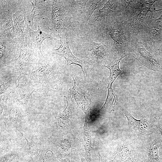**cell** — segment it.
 <instances>
[{
  "instance_id": "19",
  "label": "cell",
  "mask_w": 162,
  "mask_h": 162,
  "mask_svg": "<svg viewBox=\"0 0 162 162\" xmlns=\"http://www.w3.org/2000/svg\"><path fill=\"white\" fill-rule=\"evenodd\" d=\"M20 75L6 67L0 69V94L5 92L8 88L15 86Z\"/></svg>"
},
{
  "instance_id": "23",
  "label": "cell",
  "mask_w": 162,
  "mask_h": 162,
  "mask_svg": "<svg viewBox=\"0 0 162 162\" xmlns=\"http://www.w3.org/2000/svg\"><path fill=\"white\" fill-rule=\"evenodd\" d=\"M87 120H86L83 127L84 140L83 146L84 148V154L86 160L88 162H91V156L92 154L91 142L90 132L89 129L87 126Z\"/></svg>"
},
{
  "instance_id": "21",
  "label": "cell",
  "mask_w": 162,
  "mask_h": 162,
  "mask_svg": "<svg viewBox=\"0 0 162 162\" xmlns=\"http://www.w3.org/2000/svg\"><path fill=\"white\" fill-rule=\"evenodd\" d=\"M67 105L66 108L62 112L60 113L57 117L59 126H62L63 124L65 127L69 121L72 116L74 106L72 98L71 96L65 97Z\"/></svg>"
},
{
  "instance_id": "27",
  "label": "cell",
  "mask_w": 162,
  "mask_h": 162,
  "mask_svg": "<svg viewBox=\"0 0 162 162\" xmlns=\"http://www.w3.org/2000/svg\"><path fill=\"white\" fill-rule=\"evenodd\" d=\"M99 162H103L102 160L100 154H99Z\"/></svg>"
},
{
  "instance_id": "18",
  "label": "cell",
  "mask_w": 162,
  "mask_h": 162,
  "mask_svg": "<svg viewBox=\"0 0 162 162\" xmlns=\"http://www.w3.org/2000/svg\"><path fill=\"white\" fill-rule=\"evenodd\" d=\"M16 38L20 44L24 41L25 29L28 25L25 10L16 11L13 15Z\"/></svg>"
},
{
  "instance_id": "1",
  "label": "cell",
  "mask_w": 162,
  "mask_h": 162,
  "mask_svg": "<svg viewBox=\"0 0 162 162\" xmlns=\"http://www.w3.org/2000/svg\"><path fill=\"white\" fill-rule=\"evenodd\" d=\"M102 37L101 42L96 43L89 35H87L78 50L89 61L105 67L110 66L119 55L112 40L107 37Z\"/></svg>"
},
{
  "instance_id": "15",
  "label": "cell",
  "mask_w": 162,
  "mask_h": 162,
  "mask_svg": "<svg viewBox=\"0 0 162 162\" xmlns=\"http://www.w3.org/2000/svg\"><path fill=\"white\" fill-rule=\"evenodd\" d=\"M38 30L34 31L30 28L28 25H27L25 29V36L30 41V48L38 54L42 59L46 60L41 51L42 43L46 39H52L55 38L53 37L51 33L44 32L41 30L39 26H38Z\"/></svg>"
},
{
  "instance_id": "20",
  "label": "cell",
  "mask_w": 162,
  "mask_h": 162,
  "mask_svg": "<svg viewBox=\"0 0 162 162\" xmlns=\"http://www.w3.org/2000/svg\"><path fill=\"white\" fill-rule=\"evenodd\" d=\"M123 111L128 121V124L130 129H134L142 131L146 130L149 125L147 120L146 119V117L142 116L140 119L137 120L135 119L125 109H123Z\"/></svg>"
},
{
  "instance_id": "10",
  "label": "cell",
  "mask_w": 162,
  "mask_h": 162,
  "mask_svg": "<svg viewBox=\"0 0 162 162\" xmlns=\"http://www.w3.org/2000/svg\"><path fill=\"white\" fill-rule=\"evenodd\" d=\"M141 36L155 50L158 49L162 40V13L156 19L153 15L147 17Z\"/></svg>"
},
{
  "instance_id": "22",
  "label": "cell",
  "mask_w": 162,
  "mask_h": 162,
  "mask_svg": "<svg viewBox=\"0 0 162 162\" xmlns=\"http://www.w3.org/2000/svg\"><path fill=\"white\" fill-rule=\"evenodd\" d=\"M124 57V56H122L119 59L115 61V63L112 65L105 66L110 70V72L107 87L108 95H111L114 94L112 88V85L117 77L121 73L122 71L119 67V63L121 60Z\"/></svg>"
},
{
  "instance_id": "13",
  "label": "cell",
  "mask_w": 162,
  "mask_h": 162,
  "mask_svg": "<svg viewBox=\"0 0 162 162\" xmlns=\"http://www.w3.org/2000/svg\"><path fill=\"white\" fill-rule=\"evenodd\" d=\"M1 118L6 122L16 124L27 115L26 107L8 101L1 98Z\"/></svg>"
},
{
  "instance_id": "9",
  "label": "cell",
  "mask_w": 162,
  "mask_h": 162,
  "mask_svg": "<svg viewBox=\"0 0 162 162\" xmlns=\"http://www.w3.org/2000/svg\"><path fill=\"white\" fill-rule=\"evenodd\" d=\"M60 73L49 64L42 66L31 73L29 77L41 87L40 90L47 94L59 83Z\"/></svg>"
},
{
  "instance_id": "24",
  "label": "cell",
  "mask_w": 162,
  "mask_h": 162,
  "mask_svg": "<svg viewBox=\"0 0 162 162\" xmlns=\"http://www.w3.org/2000/svg\"><path fill=\"white\" fill-rule=\"evenodd\" d=\"M91 4L89 6H86L87 23L90 18L94 11L103 7L107 0H90Z\"/></svg>"
},
{
  "instance_id": "6",
  "label": "cell",
  "mask_w": 162,
  "mask_h": 162,
  "mask_svg": "<svg viewBox=\"0 0 162 162\" xmlns=\"http://www.w3.org/2000/svg\"><path fill=\"white\" fill-rule=\"evenodd\" d=\"M122 0H109L101 8L95 10L87 23L99 31L122 17Z\"/></svg>"
},
{
  "instance_id": "28",
  "label": "cell",
  "mask_w": 162,
  "mask_h": 162,
  "mask_svg": "<svg viewBox=\"0 0 162 162\" xmlns=\"http://www.w3.org/2000/svg\"></svg>"
},
{
  "instance_id": "12",
  "label": "cell",
  "mask_w": 162,
  "mask_h": 162,
  "mask_svg": "<svg viewBox=\"0 0 162 162\" xmlns=\"http://www.w3.org/2000/svg\"><path fill=\"white\" fill-rule=\"evenodd\" d=\"M71 76L74 80V84L73 88L70 89L71 95L75 99L78 106L85 112L86 111V107L89 106L88 101L91 100L87 82L73 73H71Z\"/></svg>"
},
{
  "instance_id": "5",
  "label": "cell",
  "mask_w": 162,
  "mask_h": 162,
  "mask_svg": "<svg viewBox=\"0 0 162 162\" xmlns=\"http://www.w3.org/2000/svg\"><path fill=\"white\" fill-rule=\"evenodd\" d=\"M49 6L52 28L59 38L67 36L73 19L66 0H49Z\"/></svg>"
},
{
  "instance_id": "17",
  "label": "cell",
  "mask_w": 162,
  "mask_h": 162,
  "mask_svg": "<svg viewBox=\"0 0 162 162\" xmlns=\"http://www.w3.org/2000/svg\"><path fill=\"white\" fill-rule=\"evenodd\" d=\"M88 0H66L74 20L87 23L86 5Z\"/></svg>"
},
{
  "instance_id": "16",
  "label": "cell",
  "mask_w": 162,
  "mask_h": 162,
  "mask_svg": "<svg viewBox=\"0 0 162 162\" xmlns=\"http://www.w3.org/2000/svg\"><path fill=\"white\" fill-rule=\"evenodd\" d=\"M59 38L60 46L57 49L54 50L52 53L64 58L67 62L68 66L72 64L79 66L84 73L83 68V62L73 54L69 48L67 37L60 38Z\"/></svg>"
},
{
  "instance_id": "7",
  "label": "cell",
  "mask_w": 162,
  "mask_h": 162,
  "mask_svg": "<svg viewBox=\"0 0 162 162\" xmlns=\"http://www.w3.org/2000/svg\"><path fill=\"white\" fill-rule=\"evenodd\" d=\"M18 80L17 86L7 90L3 99L26 107L31 100L33 93L40 90L41 87L26 75L20 74Z\"/></svg>"
},
{
  "instance_id": "14",
  "label": "cell",
  "mask_w": 162,
  "mask_h": 162,
  "mask_svg": "<svg viewBox=\"0 0 162 162\" xmlns=\"http://www.w3.org/2000/svg\"><path fill=\"white\" fill-rule=\"evenodd\" d=\"M7 3L0 2V36L11 39H16L15 30L11 10L8 9Z\"/></svg>"
},
{
  "instance_id": "8",
  "label": "cell",
  "mask_w": 162,
  "mask_h": 162,
  "mask_svg": "<svg viewBox=\"0 0 162 162\" xmlns=\"http://www.w3.org/2000/svg\"><path fill=\"white\" fill-rule=\"evenodd\" d=\"M20 44L19 56L13 62V66L11 69L14 72L29 76L33 71L45 65L47 62L28 47L25 41L20 43Z\"/></svg>"
},
{
  "instance_id": "26",
  "label": "cell",
  "mask_w": 162,
  "mask_h": 162,
  "mask_svg": "<svg viewBox=\"0 0 162 162\" xmlns=\"http://www.w3.org/2000/svg\"><path fill=\"white\" fill-rule=\"evenodd\" d=\"M158 50L159 52L162 55V41L161 42L160 46L158 49Z\"/></svg>"
},
{
  "instance_id": "2",
  "label": "cell",
  "mask_w": 162,
  "mask_h": 162,
  "mask_svg": "<svg viewBox=\"0 0 162 162\" xmlns=\"http://www.w3.org/2000/svg\"><path fill=\"white\" fill-rule=\"evenodd\" d=\"M158 0H122V17L128 25L133 35H141L146 23L147 15L153 4Z\"/></svg>"
},
{
  "instance_id": "4",
  "label": "cell",
  "mask_w": 162,
  "mask_h": 162,
  "mask_svg": "<svg viewBox=\"0 0 162 162\" xmlns=\"http://www.w3.org/2000/svg\"><path fill=\"white\" fill-rule=\"evenodd\" d=\"M100 32L102 36L107 37L112 40L119 56H128L133 34L122 17Z\"/></svg>"
},
{
  "instance_id": "25",
  "label": "cell",
  "mask_w": 162,
  "mask_h": 162,
  "mask_svg": "<svg viewBox=\"0 0 162 162\" xmlns=\"http://www.w3.org/2000/svg\"><path fill=\"white\" fill-rule=\"evenodd\" d=\"M157 121L158 127L162 137V118L161 117H159L157 119Z\"/></svg>"
},
{
  "instance_id": "3",
  "label": "cell",
  "mask_w": 162,
  "mask_h": 162,
  "mask_svg": "<svg viewBox=\"0 0 162 162\" xmlns=\"http://www.w3.org/2000/svg\"><path fill=\"white\" fill-rule=\"evenodd\" d=\"M128 55L149 69L162 73V55L141 36L133 35Z\"/></svg>"
},
{
  "instance_id": "11",
  "label": "cell",
  "mask_w": 162,
  "mask_h": 162,
  "mask_svg": "<svg viewBox=\"0 0 162 162\" xmlns=\"http://www.w3.org/2000/svg\"><path fill=\"white\" fill-rule=\"evenodd\" d=\"M20 44L16 38L11 39L0 36V69L13 62L19 56Z\"/></svg>"
}]
</instances>
